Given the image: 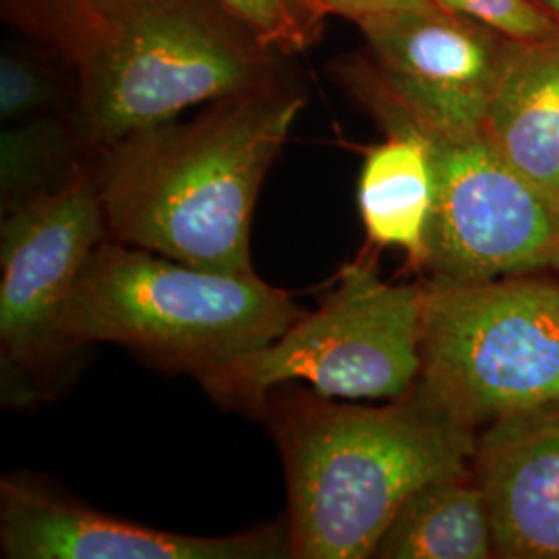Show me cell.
<instances>
[{"instance_id": "cell-1", "label": "cell", "mask_w": 559, "mask_h": 559, "mask_svg": "<svg viewBox=\"0 0 559 559\" xmlns=\"http://www.w3.org/2000/svg\"><path fill=\"white\" fill-rule=\"evenodd\" d=\"M263 417L284 464L293 559L373 558L417 489L473 471L479 438L420 380L378 406L286 383Z\"/></svg>"}, {"instance_id": "cell-2", "label": "cell", "mask_w": 559, "mask_h": 559, "mask_svg": "<svg viewBox=\"0 0 559 559\" xmlns=\"http://www.w3.org/2000/svg\"><path fill=\"white\" fill-rule=\"evenodd\" d=\"M305 96L278 80L212 102L94 158L108 239L201 270L251 274V222Z\"/></svg>"}, {"instance_id": "cell-3", "label": "cell", "mask_w": 559, "mask_h": 559, "mask_svg": "<svg viewBox=\"0 0 559 559\" xmlns=\"http://www.w3.org/2000/svg\"><path fill=\"white\" fill-rule=\"evenodd\" d=\"M73 124L94 160L182 110L280 80L272 48L218 0H100Z\"/></svg>"}, {"instance_id": "cell-4", "label": "cell", "mask_w": 559, "mask_h": 559, "mask_svg": "<svg viewBox=\"0 0 559 559\" xmlns=\"http://www.w3.org/2000/svg\"><path fill=\"white\" fill-rule=\"evenodd\" d=\"M302 316L288 290L106 239L81 270L62 316L71 353L119 344L168 371L201 378L274 342Z\"/></svg>"}, {"instance_id": "cell-5", "label": "cell", "mask_w": 559, "mask_h": 559, "mask_svg": "<svg viewBox=\"0 0 559 559\" xmlns=\"http://www.w3.org/2000/svg\"><path fill=\"white\" fill-rule=\"evenodd\" d=\"M423 307V282H388L373 255L359 258L316 311L198 381L222 406L251 415L265 413L272 390L299 381L328 399H399L420 378Z\"/></svg>"}, {"instance_id": "cell-6", "label": "cell", "mask_w": 559, "mask_h": 559, "mask_svg": "<svg viewBox=\"0 0 559 559\" xmlns=\"http://www.w3.org/2000/svg\"><path fill=\"white\" fill-rule=\"evenodd\" d=\"M425 284L419 380L479 429L559 406V284Z\"/></svg>"}, {"instance_id": "cell-7", "label": "cell", "mask_w": 559, "mask_h": 559, "mask_svg": "<svg viewBox=\"0 0 559 559\" xmlns=\"http://www.w3.org/2000/svg\"><path fill=\"white\" fill-rule=\"evenodd\" d=\"M423 129V127H420ZM436 168L427 284H477L559 265V205L501 156L485 129H423Z\"/></svg>"}, {"instance_id": "cell-8", "label": "cell", "mask_w": 559, "mask_h": 559, "mask_svg": "<svg viewBox=\"0 0 559 559\" xmlns=\"http://www.w3.org/2000/svg\"><path fill=\"white\" fill-rule=\"evenodd\" d=\"M108 239L94 160L57 191L2 214L0 360L2 402L36 399L32 380L71 350L62 316L81 270Z\"/></svg>"}, {"instance_id": "cell-9", "label": "cell", "mask_w": 559, "mask_h": 559, "mask_svg": "<svg viewBox=\"0 0 559 559\" xmlns=\"http://www.w3.org/2000/svg\"><path fill=\"white\" fill-rule=\"evenodd\" d=\"M357 25L388 94L419 127L441 135L485 127L501 78L524 46L433 0L367 15Z\"/></svg>"}, {"instance_id": "cell-10", "label": "cell", "mask_w": 559, "mask_h": 559, "mask_svg": "<svg viewBox=\"0 0 559 559\" xmlns=\"http://www.w3.org/2000/svg\"><path fill=\"white\" fill-rule=\"evenodd\" d=\"M7 559H293L286 520L226 537L150 528L67 500L25 475L0 483Z\"/></svg>"}, {"instance_id": "cell-11", "label": "cell", "mask_w": 559, "mask_h": 559, "mask_svg": "<svg viewBox=\"0 0 559 559\" xmlns=\"http://www.w3.org/2000/svg\"><path fill=\"white\" fill-rule=\"evenodd\" d=\"M336 71L342 85L385 133V140L365 152L360 166L357 201L367 239L404 251L413 270L420 272L436 207L429 138L388 94L367 57L342 60Z\"/></svg>"}, {"instance_id": "cell-12", "label": "cell", "mask_w": 559, "mask_h": 559, "mask_svg": "<svg viewBox=\"0 0 559 559\" xmlns=\"http://www.w3.org/2000/svg\"><path fill=\"white\" fill-rule=\"evenodd\" d=\"M496 558L559 559V406L489 423L473 459Z\"/></svg>"}, {"instance_id": "cell-13", "label": "cell", "mask_w": 559, "mask_h": 559, "mask_svg": "<svg viewBox=\"0 0 559 559\" xmlns=\"http://www.w3.org/2000/svg\"><path fill=\"white\" fill-rule=\"evenodd\" d=\"M483 129L501 156L559 205V38L520 48Z\"/></svg>"}, {"instance_id": "cell-14", "label": "cell", "mask_w": 559, "mask_h": 559, "mask_svg": "<svg viewBox=\"0 0 559 559\" xmlns=\"http://www.w3.org/2000/svg\"><path fill=\"white\" fill-rule=\"evenodd\" d=\"M373 558H496L489 508L473 471L417 489L383 531Z\"/></svg>"}, {"instance_id": "cell-15", "label": "cell", "mask_w": 559, "mask_h": 559, "mask_svg": "<svg viewBox=\"0 0 559 559\" xmlns=\"http://www.w3.org/2000/svg\"><path fill=\"white\" fill-rule=\"evenodd\" d=\"M90 164L71 117L50 115L4 124L0 133L2 214L64 187Z\"/></svg>"}, {"instance_id": "cell-16", "label": "cell", "mask_w": 559, "mask_h": 559, "mask_svg": "<svg viewBox=\"0 0 559 559\" xmlns=\"http://www.w3.org/2000/svg\"><path fill=\"white\" fill-rule=\"evenodd\" d=\"M64 102V87L50 67L32 55L4 48L0 57V119L4 124L62 115Z\"/></svg>"}, {"instance_id": "cell-17", "label": "cell", "mask_w": 559, "mask_h": 559, "mask_svg": "<svg viewBox=\"0 0 559 559\" xmlns=\"http://www.w3.org/2000/svg\"><path fill=\"white\" fill-rule=\"evenodd\" d=\"M2 7L9 20L55 44L75 64L94 32L100 0H2Z\"/></svg>"}, {"instance_id": "cell-18", "label": "cell", "mask_w": 559, "mask_h": 559, "mask_svg": "<svg viewBox=\"0 0 559 559\" xmlns=\"http://www.w3.org/2000/svg\"><path fill=\"white\" fill-rule=\"evenodd\" d=\"M441 9L477 21L516 44L558 40L559 15L540 0H433Z\"/></svg>"}, {"instance_id": "cell-19", "label": "cell", "mask_w": 559, "mask_h": 559, "mask_svg": "<svg viewBox=\"0 0 559 559\" xmlns=\"http://www.w3.org/2000/svg\"><path fill=\"white\" fill-rule=\"evenodd\" d=\"M222 7L282 55L307 50L320 36L321 25L300 13L293 0H218Z\"/></svg>"}, {"instance_id": "cell-20", "label": "cell", "mask_w": 559, "mask_h": 559, "mask_svg": "<svg viewBox=\"0 0 559 559\" xmlns=\"http://www.w3.org/2000/svg\"><path fill=\"white\" fill-rule=\"evenodd\" d=\"M293 2L300 13H305L309 20L321 25V21L328 15H340L357 23L367 15H376V13L400 9V7L423 4L427 0H293Z\"/></svg>"}, {"instance_id": "cell-21", "label": "cell", "mask_w": 559, "mask_h": 559, "mask_svg": "<svg viewBox=\"0 0 559 559\" xmlns=\"http://www.w3.org/2000/svg\"><path fill=\"white\" fill-rule=\"evenodd\" d=\"M540 2H545L549 9H554L559 15V0H540Z\"/></svg>"}]
</instances>
